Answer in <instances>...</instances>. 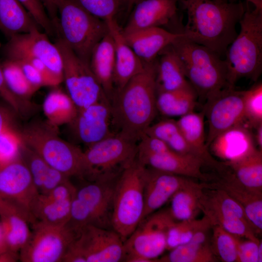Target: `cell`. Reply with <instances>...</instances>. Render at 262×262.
Instances as JSON below:
<instances>
[{"label": "cell", "instance_id": "6da1fadb", "mask_svg": "<svg viewBox=\"0 0 262 262\" xmlns=\"http://www.w3.org/2000/svg\"><path fill=\"white\" fill-rule=\"evenodd\" d=\"M187 13L182 33L189 40L218 55L226 50L237 35L236 25L246 8L241 1L218 2L213 0H180Z\"/></svg>", "mask_w": 262, "mask_h": 262}, {"label": "cell", "instance_id": "7a4b0ae2", "mask_svg": "<svg viewBox=\"0 0 262 262\" xmlns=\"http://www.w3.org/2000/svg\"><path fill=\"white\" fill-rule=\"evenodd\" d=\"M158 59L145 63L143 71L131 78L110 101L115 132L138 141L151 125L156 108Z\"/></svg>", "mask_w": 262, "mask_h": 262}, {"label": "cell", "instance_id": "3957f363", "mask_svg": "<svg viewBox=\"0 0 262 262\" xmlns=\"http://www.w3.org/2000/svg\"><path fill=\"white\" fill-rule=\"evenodd\" d=\"M239 23L240 32L225 55L230 87L242 78L256 81L262 70V10H251L247 3Z\"/></svg>", "mask_w": 262, "mask_h": 262}, {"label": "cell", "instance_id": "277c9868", "mask_svg": "<svg viewBox=\"0 0 262 262\" xmlns=\"http://www.w3.org/2000/svg\"><path fill=\"white\" fill-rule=\"evenodd\" d=\"M57 129L47 122H33L20 131L24 144L49 165L69 178L84 180L87 169L84 151L61 138Z\"/></svg>", "mask_w": 262, "mask_h": 262}, {"label": "cell", "instance_id": "5b68a950", "mask_svg": "<svg viewBox=\"0 0 262 262\" xmlns=\"http://www.w3.org/2000/svg\"><path fill=\"white\" fill-rule=\"evenodd\" d=\"M171 45L179 56L186 78L198 97L206 100L213 94L229 87L227 65L225 60L218 55L189 40L184 34Z\"/></svg>", "mask_w": 262, "mask_h": 262}, {"label": "cell", "instance_id": "8992f818", "mask_svg": "<svg viewBox=\"0 0 262 262\" xmlns=\"http://www.w3.org/2000/svg\"><path fill=\"white\" fill-rule=\"evenodd\" d=\"M55 27L58 37L89 65L95 47L108 32L106 21L90 13L77 0H64Z\"/></svg>", "mask_w": 262, "mask_h": 262}, {"label": "cell", "instance_id": "52a82bcc", "mask_svg": "<svg viewBox=\"0 0 262 262\" xmlns=\"http://www.w3.org/2000/svg\"><path fill=\"white\" fill-rule=\"evenodd\" d=\"M146 172V166L136 157L124 168L116 180L112 225L124 242L142 219Z\"/></svg>", "mask_w": 262, "mask_h": 262}, {"label": "cell", "instance_id": "ba28073f", "mask_svg": "<svg viewBox=\"0 0 262 262\" xmlns=\"http://www.w3.org/2000/svg\"><path fill=\"white\" fill-rule=\"evenodd\" d=\"M118 176L85 180L80 187L76 188L70 218L66 225L78 233L88 225L113 229V199Z\"/></svg>", "mask_w": 262, "mask_h": 262}, {"label": "cell", "instance_id": "9c48e42d", "mask_svg": "<svg viewBox=\"0 0 262 262\" xmlns=\"http://www.w3.org/2000/svg\"><path fill=\"white\" fill-rule=\"evenodd\" d=\"M138 142L116 132L88 146L84 151L85 180L118 176L137 156Z\"/></svg>", "mask_w": 262, "mask_h": 262}, {"label": "cell", "instance_id": "30bf717a", "mask_svg": "<svg viewBox=\"0 0 262 262\" xmlns=\"http://www.w3.org/2000/svg\"><path fill=\"white\" fill-rule=\"evenodd\" d=\"M124 255V241L115 230L88 225L80 230L62 262H123Z\"/></svg>", "mask_w": 262, "mask_h": 262}, {"label": "cell", "instance_id": "8fae6325", "mask_svg": "<svg viewBox=\"0 0 262 262\" xmlns=\"http://www.w3.org/2000/svg\"><path fill=\"white\" fill-rule=\"evenodd\" d=\"M199 208L212 226L218 225L240 238L259 241L242 207L223 190L206 183Z\"/></svg>", "mask_w": 262, "mask_h": 262}, {"label": "cell", "instance_id": "7c38bea8", "mask_svg": "<svg viewBox=\"0 0 262 262\" xmlns=\"http://www.w3.org/2000/svg\"><path fill=\"white\" fill-rule=\"evenodd\" d=\"M63 61V81L78 110L107 98L89 65L81 59L60 38L55 43Z\"/></svg>", "mask_w": 262, "mask_h": 262}, {"label": "cell", "instance_id": "4fadbf2b", "mask_svg": "<svg viewBox=\"0 0 262 262\" xmlns=\"http://www.w3.org/2000/svg\"><path fill=\"white\" fill-rule=\"evenodd\" d=\"M26 245L19 251L22 262H62L78 233L66 225L36 223Z\"/></svg>", "mask_w": 262, "mask_h": 262}, {"label": "cell", "instance_id": "5bb4252c", "mask_svg": "<svg viewBox=\"0 0 262 262\" xmlns=\"http://www.w3.org/2000/svg\"><path fill=\"white\" fill-rule=\"evenodd\" d=\"M176 221L168 209L154 212L143 219L124 242V257L137 255L156 262L166 249L167 232Z\"/></svg>", "mask_w": 262, "mask_h": 262}, {"label": "cell", "instance_id": "9a60e30c", "mask_svg": "<svg viewBox=\"0 0 262 262\" xmlns=\"http://www.w3.org/2000/svg\"><path fill=\"white\" fill-rule=\"evenodd\" d=\"M8 59L35 58L41 61L60 83L63 81V65L60 52L48 35L40 29L15 35L9 38L5 48Z\"/></svg>", "mask_w": 262, "mask_h": 262}, {"label": "cell", "instance_id": "2e32d148", "mask_svg": "<svg viewBox=\"0 0 262 262\" xmlns=\"http://www.w3.org/2000/svg\"><path fill=\"white\" fill-rule=\"evenodd\" d=\"M244 95L245 91L227 87L207 98L203 111L208 123V147L219 134L244 120Z\"/></svg>", "mask_w": 262, "mask_h": 262}, {"label": "cell", "instance_id": "e0dca14e", "mask_svg": "<svg viewBox=\"0 0 262 262\" xmlns=\"http://www.w3.org/2000/svg\"><path fill=\"white\" fill-rule=\"evenodd\" d=\"M38 194L20 156L10 162L0 164V197L22 212L29 224L31 206Z\"/></svg>", "mask_w": 262, "mask_h": 262}, {"label": "cell", "instance_id": "ac0fdd59", "mask_svg": "<svg viewBox=\"0 0 262 262\" xmlns=\"http://www.w3.org/2000/svg\"><path fill=\"white\" fill-rule=\"evenodd\" d=\"M76 189L69 180L47 193H39L31 206L30 224L66 225L70 218Z\"/></svg>", "mask_w": 262, "mask_h": 262}, {"label": "cell", "instance_id": "d6986e66", "mask_svg": "<svg viewBox=\"0 0 262 262\" xmlns=\"http://www.w3.org/2000/svg\"><path fill=\"white\" fill-rule=\"evenodd\" d=\"M69 125L77 138L87 146L116 133L112 125L111 107L108 98L78 110Z\"/></svg>", "mask_w": 262, "mask_h": 262}, {"label": "cell", "instance_id": "ffe728a7", "mask_svg": "<svg viewBox=\"0 0 262 262\" xmlns=\"http://www.w3.org/2000/svg\"><path fill=\"white\" fill-rule=\"evenodd\" d=\"M180 0H140L136 3L123 34L152 27H161L178 22V3Z\"/></svg>", "mask_w": 262, "mask_h": 262}, {"label": "cell", "instance_id": "44dd1931", "mask_svg": "<svg viewBox=\"0 0 262 262\" xmlns=\"http://www.w3.org/2000/svg\"><path fill=\"white\" fill-rule=\"evenodd\" d=\"M190 179L192 178L146 166L142 219L170 200L177 191Z\"/></svg>", "mask_w": 262, "mask_h": 262}, {"label": "cell", "instance_id": "7402d4cb", "mask_svg": "<svg viewBox=\"0 0 262 262\" xmlns=\"http://www.w3.org/2000/svg\"><path fill=\"white\" fill-rule=\"evenodd\" d=\"M220 179L210 185L220 188L242 207L256 234L262 231V191L248 188L240 183L224 167L218 171Z\"/></svg>", "mask_w": 262, "mask_h": 262}, {"label": "cell", "instance_id": "603a6c76", "mask_svg": "<svg viewBox=\"0 0 262 262\" xmlns=\"http://www.w3.org/2000/svg\"><path fill=\"white\" fill-rule=\"evenodd\" d=\"M251 130L244 120L219 134L210 144L209 149L223 162L244 157L258 148Z\"/></svg>", "mask_w": 262, "mask_h": 262}, {"label": "cell", "instance_id": "cb8c5ba5", "mask_svg": "<svg viewBox=\"0 0 262 262\" xmlns=\"http://www.w3.org/2000/svg\"><path fill=\"white\" fill-rule=\"evenodd\" d=\"M113 39L115 52L114 82L115 93L144 69L145 64L126 42L116 18L106 21Z\"/></svg>", "mask_w": 262, "mask_h": 262}, {"label": "cell", "instance_id": "d4e9b609", "mask_svg": "<svg viewBox=\"0 0 262 262\" xmlns=\"http://www.w3.org/2000/svg\"><path fill=\"white\" fill-rule=\"evenodd\" d=\"M145 166L156 170L201 180L205 182L208 176L202 171L205 165L196 157L178 153L171 149L159 153L136 156Z\"/></svg>", "mask_w": 262, "mask_h": 262}, {"label": "cell", "instance_id": "484cf974", "mask_svg": "<svg viewBox=\"0 0 262 262\" xmlns=\"http://www.w3.org/2000/svg\"><path fill=\"white\" fill-rule=\"evenodd\" d=\"M123 34L136 55L144 63H147L155 60L164 49L184 34L162 27H152Z\"/></svg>", "mask_w": 262, "mask_h": 262}, {"label": "cell", "instance_id": "4316f807", "mask_svg": "<svg viewBox=\"0 0 262 262\" xmlns=\"http://www.w3.org/2000/svg\"><path fill=\"white\" fill-rule=\"evenodd\" d=\"M115 65L114 43L108 30V32L95 47L89 66L110 102L115 93Z\"/></svg>", "mask_w": 262, "mask_h": 262}, {"label": "cell", "instance_id": "83f0119b", "mask_svg": "<svg viewBox=\"0 0 262 262\" xmlns=\"http://www.w3.org/2000/svg\"><path fill=\"white\" fill-rule=\"evenodd\" d=\"M205 114L195 112L180 117L177 120L182 133L194 155L208 165L218 171L222 162L215 159L210 152L206 144L204 131Z\"/></svg>", "mask_w": 262, "mask_h": 262}, {"label": "cell", "instance_id": "f1b7e54d", "mask_svg": "<svg viewBox=\"0 0 262 262\" xmlns=\"http://www.w3.org/2000/svg\"><path fill=\"white\" fill-rule=\"evenodd\" d=\"M0 217L6 250L19 252L31 234L28 219L18 208L7 202L0 212Z\"/></svg>", "mask_w": 262, "mask_h": 262}, {"label": "cell", "instance_id": "f546056e", "mask_svg": "<svg viewBox=\"0 0 262 262\" xmlns=\"http://www.w3.org/2000/svg\"><path fill=\"white\" fill-rule=\"evenodd\" d=\"M20 156L28 167L33 183L39 194H46L69 178L47 163L24 143Z\"/></svg>", "mask_w": 262, "mask_h": 262}, {"label": "cell", "instance_id": "4dcf8cb0", "mask_svg": "<svg viewBox=\"0 0 262 262\" xmlns=\"http://www.w3.org/2000/svg\"><path fill=\"white\" fill-rule=\"evenodd\" d=\"M156 87L157 93L176 90L190 84L186 78L183 64L171 44L159 54Z\"/></svg>", "mask_w": 262, "mask_h": 262}, {"label": "cell", "instance_id": "1f68e13d", "mask_svg": "<svg viewBox=\"0 0 262 262\" xmlns=\"http://www.w3.org/2000/svg\"><path fill=\"white\" fill-rule=\"evenodd\" d=\"M42 29L18 0H0V31L8 38Z\"/></svg>", "mask_w": 262, "mask_h": 262}, {"label": "cell", "instance_id": "d6a6232c", "mask_svg": "<svg viewBox=\"0 0 262 262\" xmlns=\"http://www.w3.org/2000/svg\"><path fill=\"white\" fill-rule=\"evenodd\" d=\"M206 185L205 182L199 183L190 179L177 191L170 199L171 204L168 209L175 220L182 221L196 218L200 211L199 201Z\"/></svg>", "mask_w": 262, "mask_h": 262}, {"label": "cell", "instance_id": "836d02e7", "mask_svg": "<svg viewBox=\"0 0 262 262\" xmlns=\"http://www.w3.org/2000/svg\"><path fill=\"white\" fill-rule=\"evenodd\" d=\"M197 98L190 83L176 90L158 92L157 110L164 116L180 117L194 112Z\"/></svg>", "mask_w": 262, "mask_h": 262}, {"label": "cell", "instance_id": "e575fe53", "mask_svg": "<svg viewBox=\"0 0 262 262\" xmlns=\"http://www.w3.org/2000/svg\"><path fill=\"white\" fill-rule=\"evenodd\" d=\"M222 163L242 184L251 189L262 191V151L257 148L238 159Z\"/></svg>", "mask_w": 262, "mask_h": 262}, {"label": "cell", "instance_id": "d590c367", "mask_svg": "<svg viewBox=\"0 0 262 262\" xmlns=\"http://www.w3.org/2000/svg\"><path fill=\"white\" fill-rule=\"evenodd\" d=\"M43 110L47 118L46 122L56 129L71 123L78 112L68 94L58 89L52 90L47 96L43 102Z\"/></svg>", "mask_w": 262, "mask_h": 262}, {"label": "cell", "instance_id": "8d00e7d4", "mask_svg": "<svg viewBox=\"0 0 262 262\" xmlns=\"http://www.w3.org/2000/svg\"><path fill=\"white\" fill-rule=\"evenodd\" d=\"M145 133L161 140L176 152L196 157L187 143L176 120L165 119L150 125Z\"/></svg>", "mask_w": 262, "mask_h": 262}, {"label": "cell", "instance_id": "74e56055", "mask_svg": "<svg viewBox=\"0 0 262 262\" xmlns=\"http://www.w3.org/2000/svg\"><path fill=\"white\" fill-rule=\"evenodd\" d=\"M166 256L157 259L163 262H214L216 259L210 242L197 243L189 242L170 250Z\"/></svg>", "mask_w": 262, "mask_h": 262}, {"label": "cell", "instance_id": "f35d334b", "mask_svg": "<svg viewBox=\"0 0 262 262\" xmlns=\"http://www.w3.org/2000/svg\"><path fill=\"white\" fill-rule=\"evenodd\" d=\"M209 226H212L211 224L204 215L201 219L176 221L167 232L166 249L171 250L189 242L196 232Z\"/></svg>", "mask_w": 262, "mask_h": 262}, {"label": "cell", "instance_id": "ab89813d", "mask_svg": "<svg viewBox=\"0 0 262 262\" xmlns=\"http://www.w3.org/2000/svg\"><path fill=\"white\" fill-rule=\"evenodd\" d=\"M1 67L5 81L11 91L18 98L28 101L38 90L28 81L17 63L6 59Z\"/></svg>", "mask_w": 262, "mask_h": 262}, {"label": "cell", "instance_id": "60d3db41", "mask_svg": "<svg viewBox=\"0 0 262 262\" xmlns=\"http://www.w3.org/2000/svg\"><path fill=\"white\" fill-rule=\"evenodd\" d=\"M211 247L214 256L224 262H237L235 236L218 225L212 226Z\"/></svg>", "mask_w": 262, "mask_h": 262}, {"label": "cell", "instance_id": "b9f144b4", "mask_svg": "<svg viewBox=\"0 0 262 262\" xmlns=\"http://www.w3.org/2000/svg\"><path fill=\"white\" fill-rule=\"evenodd\" d=\"M88 12L105 21L116 18L123 10L128 11L127 0H77Z\"/></svg>", "mask_w": 262, "mask_h": 262}, {"label": "cell", "instance_id": "7bdbcfd3", "mask_svg": "<svg viewBox=\"0 0 262 262\" xmlns=\"http://www.w3.org/2000/svg\"><path fill=\"white\" fill-rule=\"evenodd\" d=\"M23 143L20 131L14 125L5 128L0 134V164L19 157Z\"/></svg>", "mask_w": 262, "mask_h": 262}, {"label": "cell", "instance_id": "ee69618b", "mask_svg": "<svg viewBox=\"0 0 262 262\" xmlns=\"http://www.w3.org/2000/svg\"><path fill=\"white\" fill-rule=\"evenodd\" d=\"M244 120L252 129L262 123V84L258 83L245 91Z\"/></svg>", "mask_w": 262, "mask_h": 262}, {"label": "cell", "instance_id": "f6af8a7d", "mask_svg": "<svg viewBox=\"0 0 262 262\" xmlns=\"http://www.w3.org/2000/svg\"><path fill=\"white\" fill-rule=\"evenodd\" d=\"M33 16L38 25L48 35H53V23L39 0H18Z\"/></svg>", "mask_w": 262, "mask_h": 262}, {"label": "cell", "instance_id": "bcb514c9", "mask_svg": "<svg viewBox=\"0 0 262 262\" xmlns=\"http://www.w3.org/2000/svg\"><path fill=\"white\" fill-rule=\"evenodd\" d=\"M235 236L237 262H258L259 245L260 242L249 239L243 240L242 238Z\"/></svg>", "mask_w": 262, "mask_h": 262}, {"label": "cell", "instance_id": "7dc6e473", "mask_svg": "<svg viewBox=\"0 0 262 262\" xmlns=\"http://www.w3.org/2000/svg\"><path fill=\"white\" fill-rule=\"evenodd\" d=\"M0 97L8 103L13 111L17 114H23L27 104V101L23 100L15 95L9 89L5 81L1 64H0Z\"/></svg>", "mask_w": 262, "mask_h": 262}, {"label": "cell", "instance_id": "c3c4849f", "mask_svg": "<svg viewBox=\"0 0 262 262\" xmlns=\"http://www.w3.org/2000/svg\"><path fill=\"white\" fill-rule=\"evenodd\" d=\"M12 60L17 63L26 79L36 89L38 90L42 86H47L46 81L42 74L31 64L22 60Z\"/></svg>", "mask_w": 262, "mask_h": 262}, {"label": "cell", "instance_id": "681fc988", "mask_svg": "<svg viewBox=\"0 0 262 262\" xmlns=\"http://www.w3.org/2000/svg\"><path fill=\"white\" fill-rule=\"evenodd\" d=\"M43 4L54 27L58 21V8L64 0H39Z\"/></svg>", "mask_w": 262, "mask_h": 262}, {"label": "cell", "instance_id": "f907efd6", "mask_svg": "<svg viewBox=\"0 0 262 262\" xmlns=\"http://www.w3.org/2000/svg\"><path fill=\"white\" fill-rule=\"evenodd\" d=\"M13 125L12 114L8 109L0 106V134L8 127Z\"/></svg>", "mask_w": 262, "mask_h": 262}, {"label": "cell", "instance_id": "816d5d0a", "mask_svg": "<svg viewBox=\"0 0 262 262\" xmlns=\"http://www.w3.org/2000/svg\"><path fill=\"white\" fill-rule=\"evenodd\" d=\"M254 129V138L258 148L262 151V123L259 124Z\"/></svg>", "mask_w": 262, "mask_h": 262}, {"label": "cell", "instance_id": "f5cc1de1", "mask_svg": "<svg viewBox=\"0 0 262 262\" xmlns=\"http://www.w3.org/2000/svg\"><path fill=\"white\" fill-rule=\"evenodd\" d=\"M247 2L252 4L254 8L258 10H262V0H246Z\"/></svg>", "mask_w": 262, "mask_h": 262}, {"label": "cell", "instance_id": "db71d44e", "mask_svg": "<svg viewBox=\"0 0 262 262\" xmlns=\"http://www.w3.org/2000/svg\"><path fill=\"white\" fill-rule=\"evenodd\" d=\"M0 247L2 248L5 251H6L3 240V232L1 224L0 223Z\"/></svg>", "mask_w": 262, "mask_h": 262}, {"label": "cell", "instance_id": "11a10c76", "mask_svg": "<svg viewBox=\"0 0 262 262\" xmlns=\"http://www.w3.org/2000/svg\"><path fill=\"white\" fill-rule=\"evenodd\" d=\"M140 0H127L128 1V11H130L131 9Z\"/></svg>", "mask_w": 262, "mask_h": 262}, {"label": "cell", "instance_id": "9f6ffc18", "mask_svg": "<svg viewBox=\"0 0 262 262\" xmlns=\"http://www.w3.org/2000/svg\"><path fill=\"white\" fill-rule=\"evenodd\" d=\"M258 256H259L258 262H262V243L261 241H260L259 243V245Z\"/></svg>", "mask_w": 262, "mask_h": 262}, {"label": "cell", "instance_id": "6f0895ef", "mask_svg": "<svg viewBox=\"0 0 262 262\" xmlns=\"http://www.w3.org/2000/svg\"><path fill=\"white\" fill-rule=\"evenodd\" d=\"M5 201L3 200L0 197V212L3 209V208L4 206V205L5 204Z\"/></svg>", "mask_w": 262, "mask_h": 262}, {"label": "cell", "instance_id": "680465c9", "mask_svg": "<svg viewBox=\"0 0 262 262\" xmlns=\"http://www.w3.org/2000/svg\"><path fill=\"white\" fill-rule=\"evenodd\" d=\"M216 2H230V1H236V0H213Z\"/></svg>", "mask_w": 262, "mask_h": 262}, {"label": "cell", "instance_id": "91938a15", "mask_svg": "<svg viewBox=\"0 0 262 262\" xmlns=\"http://www.w3.org/2000/svg\"><path fill=\"white\" fill-rule=\"evenodd\" d=\"M4 251H5L4 249H3L2 248L0 247V255Z\"/></svg>", "mask_w": 262, "mask_h": 262}]
</instances>
